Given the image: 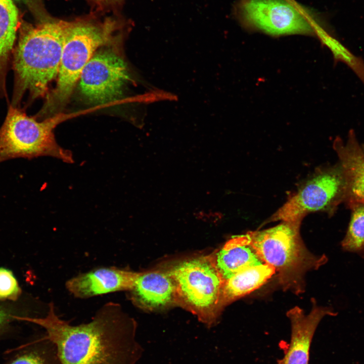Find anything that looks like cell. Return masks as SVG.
<instances>
[{"label":"cell","mask_w":364,"mask_h":364,"mask_svg":"<svg viewBox=\"0 0 364 364\" xmlns=\"http://www.w3.org/2000/svg\"><path fill=\"white\" fill-rule=\"evenodd\" d=\"M132 303L146 310H158L178 304L175 281L168 270L139 272L128 291Z\"/></svg>","instance_id":"obj_12"},{"label":"cell","mask_w":364,"mask_h":364,"mask_svg":"<svg viewBox=\"0 0 364 364\" xmlns=\"http://www.w3.org/2000/svg\"><path fill=\"white\" fill-rule=\"evenodd\" d=\"M301 223L281 221L272 228L244 235L262 262L274 268L283 289L296 294L304 290L306 273L328 260L325 255H315L307 249L300 234Z\"/></svg>","instance_id":"obj_3"},{"label":"cell","mask_w":364,"mask_h":364,"mask_svg":"<svg viewBox=\"0 0 364 364\" xmlns=\"http://www.w3.org/2000/svg\"><path fill=\"white\" fill-rule=\"evenodd\" d=\"M336 151L346 179L349 204L364 203V148L357 141L353 130L346 142L340 138L334 141Z\"/></svg>","instance_id":"obj_13"},{"label":"cell","mask_w":364,"mask_h":364,"mask_svg":"<svg viewBox=\"0 0 364 364\" xmlns=\"http://www.w3.org/2000/svg\"><path fill=\"white\" fill-rule=\"evenodd\" d=\"M130 80L126 63L109 48L95 52L79 79L81 93L95 104H104L116 99Z\"/></svg>","instance_id":"obj_9"},{"label":"cell","mask_w":364,"mask_h":364,"mask_svg":"<svg viewBox=\"0 0 364 364\" xmlns=\"http://www.w3.org/2000/svg\"><path fill=\"white\" fill-rule=\"evenodd\" d=\"M210 256L223 282L246 268L264 263L244 235L233 237Z\"/></svg>","instance_id":"obj_14"},{"label":"cell","mask_w":364,"mask_h":364,"mask_svg":"<svg viewBox=\"0 0 364 364\" xmlns=\"http://www.w3.org/2000/svg\"><path fill=\"white\" fill-rule=\"evenodd\" d=\"M14 315L8 311L5 308L0 306V334L12 320H15Z\"/></svg>","instance_id":"obj_21"},{"label":"cell","mask_w":364,"mask_h":364,"mask_svg":"<svg viewBox=\"0 0 364 364\" xmlns=\"http://www.w3.org/2000/svg\"><path fill=\"white\" fill-rule=\"evenodd\" d=\"M139 272L114 266L96 268L67 280L65 287L74 297L85 299L115 292L129 291Z\"/></svg>","instance_id":"obj_11"},{"label":"cell","mask_w":364,"mask_h":364,"mask_svg":"<svg viewBox=\"0 0 364 364\" xmlns=\"http://www.w3.org/2000/svg\"><path fill=\"white\" fill-rule=\"evenodd\" d=\"M276 274L274 268L262 263L246 268L223 282L222 308L259 288Z\"/></svg>","instance_id":"obj_15"},{"label":"cell","mask_w":364,"mask_h":364,"mask_svg":"<svg viewBox=\"0 0 364 364\" xmlns=\"http://www.w3.org/2000/svg\"><path fill=\"white\" fill-rule=\"evenodd\" d=\"M16 319L43 328L61 364H135L142 353L134 321L116 302L105 303L90 322L78 325L61 318L53 302L44 317Z\"/></svg>","instance_id":"obj_1"},{"label":"cell","mask_w":364,"mask_h":364,"mask_svg":"<svg viewBox=\"0 0 364 364\" xmlns=\"http://www.w3.org/2000/svg\"><path fill=\"white\" fill-rule=\"evenodd\" d=\"M19 23L18 11L12 0H0V68L12 51Z\"/></svg>","instance_id":"obj_16"},{"label":"cell","mask_w":364,"mask_h":364,"mask_svg":"<svg viewBox=\"0 0 364 364\" xmlns=\"http://www.w3.org/2000/svg\"><path fill=\"white\" fill-rule=\"evenodd\" d=\"M12 1H13V2L16 1V2H24V3H29L32 0H12Z\"/></svg>","instance_id":"obj_22"},{"label":"cell","mask_w":364,"mask_h":364,"mask_svg":"<svg viewBox=\"0 0 364 364\" xmlns=\"http://www.w3.org/2000/svg\"><path fill=\"white\" fill-rule=\"evenodd\" d=\"M91 6L93 12L97 13L120 8L125 0H87Z\"/></svg>","instance_id":"obj_20"},{"label":"cell","mask_w":364,"mask_h":364,"mask_svg":"<svg viewBox=\"0 0 364 364\" xmlns=\"http://www.w3.org/2000/svg\"><path fill=\"white\" fill-rule=\"evenodd\" d=\"M168 270L176 285L178 304L211 326L222 310L223 281L210 255L181 261Z\"/></svg>","instance_id":"obj_5"},{"label":"cell","mask_w":364,"mask_h":364,"mask_svg":"<svg viewBox=\"0 0 364 364\" xmlns=\"http://www.w3.org/2000/svg\"><path fill=\"white\" fill-rule=\"evenodd\" d=\"M350 205L351 216L341 246L344 251L364 256V203H353Z\"/></svg>","instance_id":"obj_18"},{"label":"cell","mask_w":364,"mask_h":364,"mask_svg":"<svg viewBox=\"0 0 364 364\" xmlns=\"http://www.w3.org/2000/svg\"><path fill=\"white\" fill-rule=\"evenodd\" d=\"M346 177L341 165L316 171L288 198L265 222H301L308 214L317 211L332 213L346 198Z\"/></svg>","instance_id":"obj_7"},{"label":"cell","mask_w":364,"mask_h":364,"mask_svg":"<svg viewBox=\"0 0 364 364\" xmlns=\"http://www.w3.org/2000/svg\"><path fill=\"white\" fill-rule=\"evenodd\" d=\"M70 21L49 16L25 28L19 39L14 66L19 93L42 95L58 76L64 40Z\"/></svg>","instance_id":"obj_2"},{"label":"cell","mask_w":364,"mask_h":364,"mask_svg":"<svg viewBox=\"0 0 364 364\" xmlns=\"http://www.w3.org/2000/svg\"><path fill=\"white\" fill-rule=\"evenodd\" d=\"M336 315L332 308L319 306L315 303L307 314L298 307L289 310L287 315L291 324V338L278 364H308L310 346L317 327L325 316Z\"/></svg>","instance_id":"obj_10"},{"label":"cell","mask_w":364,"mask_h":364,"mask_svg":"<svg viewBox=\"0 0 364 364\" xmlns=\"http://www.w3.org/2000/svg\"><path fill=\"white\" fill-rule=\"evenodd\" d=\"M125 25V20L121 17L101 19L95 12L70 21L63 44L57 84L48 99L46 110L55 111L66 103L83 68L97 50L111 41L113 34Z\"/></svg>","instance_id":"obj_4"},{"label":"cell","mask_w":364,"mask_h":364,"mask_svg":"<svg viewBox=\"0 0 364 364\" xmlns=\"http://www.w3.org/2000/svg\"><path fill=\"white\" fill-rule=\"evenodd\" d=\"M24 348L7 364H61L54 344L46 334Z\"/></svg>","instance_id":"obj_17"},{"label":"cell","mask_w":364,"mask_h":364,"mask_svg":"<svg viewBox=\"0 0 364 364\" xmlns=\"http://www.w3.org/2000/svg\"><path fill=\"white\" fill-rule=\"evenodd\" d=\"M20 294V288L12 272L0 268V299L15 300Z\"/></svg>","instance_id":"obj_19"},{"label":"cell","mask_w":364,"mask_h":364,"mask_svg":"<svg viewBox=\"0 0 364 364\" xmlns=\"http://www.w3.org/2000/svg\"><path fill=\"white\" fill-rule=\"evenodd\" d=\"M237 12L245 24L272 35L311 34L317 30L308 15L287 0H242Z\"/></svg>","instance_id":"obj_8"},{"label":"cell","mask_w":364,"mask_h":364,"mask_svg":"<svg viewBox=\"0 0 364 364\" xmlns=\"http://www.w3.org/2000/svg\"><path fill=\"white\" fill-rule=\"evenodd\" d=\"M57 120L38 122L11 107L0 129V163L14 158L49 156L73 162L70 151L56 143L53 129Z\"/></svg>","instance_id":"obj_6"}]
</instances>
